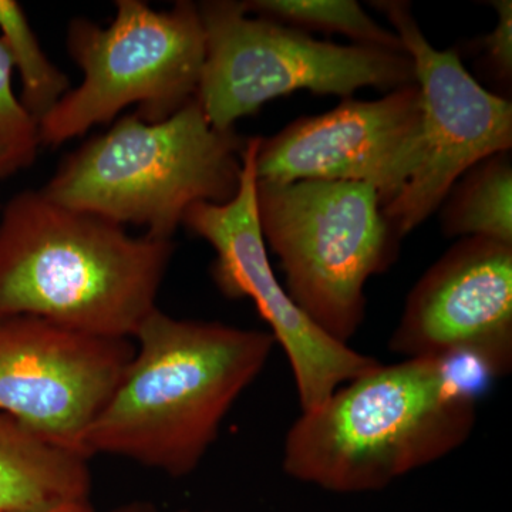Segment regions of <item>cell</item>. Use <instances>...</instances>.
Instances as JSON below:
<instances>
[{
  "instance_id": "6da1fadb",
  "label": "cell",
  "mask_w": 512,
  "mask_h": 512,
  "mask_svg": "<svg viewBox=\"0 0 512 512\" xmlns=\"http://www.w3.org/2000/svg\"><path fill=\"white\" fill-rule=\"evenodd\" d=\"M490 380L464 357L380 363L302 412L286 434L285 473L332 493L383 490L470 439Z\"/></svg>"
},
{
  "instance_id": "7a4b0ae2",
  "label": "cell",
  "mask_w": 512,
  "mask_h": 512,
  "mask_svg": "<svg viewBox=\"0 0 512 512\" xmlns=\"http://www.w3.org/2000/svg\"><path fill=\"white\" fill-rule=\"evenodd\" d=\"M133 339V359L87 431L84 450L89 458H126L170 477L190 476L261 375L274 336L157 308Z\"/></svg>"
},
{
  "instance_id": "3957f363",
  "label": "cell",
  "mask_w": 512,
  "mask_h": 512,
  "mask_svg": "<svg viewBox=\"0 0 512 512\" xmlns=\"http://www.w3.org/2000/svg\"><path fill=\"white\" fill-rule=\"evenodd\" d=\"M173 255V241L131 237L40 190L19 192L0 217V319L36 316L133 340L157 309Z\"/></svg>"
},
{
  "instance_id": "277c9868",
  "label": "cell",
  "mask_w": 512,
  "mask_h": 512,
  "mask_svg": "<svg viewBox=\"0 0 512 512\" xmlns=\"http://www.w3.org/2000/svg\"><path fill=\"white\" fill-rule=\"evenodd\" d=\"M247 141L212 127L194 97L158 123L121 117L64 158L40 191L64 207L173 241L191 205L237 194Z\"/></svg>"
},
{
  "instance_id": "5b68a950",
  "label": "cell",
  "mask_w": 512,
  "mask_h": 512,
  "mask_svg": "<svg viewBox=\"0 0 512 512\" xmlns=\"http://www.w3.org/2000/svg\"><path fill=\"white\" fill-rule=\"evenodd\" d=\"M266 248L281 261L285 291L320 330L348 345L366 313V282L399 247L375 188L348 181L256 183Z\"/></svg>"
},
{
  "instance_id": "8992f818",
  "label": "cell",
  "mask_w": 512,
  "mask_h": 512,
  "mask_svg": "<svg viewBox=\"0 0 512 512\" xmlns=\"http://www.w3.org/2000/svg\"><path fill=\"white\" fill-rule=\"evenodd\" d=\"M205 60L197 100L212 127L235 130L268 101L308 90L350 99L362 89L393 92L416 83L406 52L338 45L251 15L235 0L198 5Z\"/></svg>"
},
{
  "instance_id": "52a82bcc",
  "label": "cell",
  "mask_w": 512,
  "mask_h": 512,
  "mask_svg": "<svg viewBox=\"0 0 512 512\" xmlns=\"http://www.w3.org/2000/svg\"><path fill=\"white\" fill-rule=\"evenodd\" d=\"M116 5L107 28L86 19L70 23L67 46L84 79L40 121L42 146H62L133 104L141 120L158 123L197 96L205 60L198 5L181 0L168 12L141 0Z\"/></svg>"
},
{
  "instance_id": "ba28073f",
  "label": "cell",
  "mask_w": 512,
  "mask_h": 512,
  "mask_svg": "<svg viewBox=\"0 0 512 512\" xmlns=\"http://www.w3.org/2000/svg\"><path fill=\"white\" fill-rule=\"evenodd\" d=\"M259 143L261 137L248 138L237 194L222 204L191 205L181 225L214 248L211 275L222 295L254 302L288 357L302 412H311L343 384L380 363L326 335L279 284L259 225L255 170Z\"/></svg>"
},
{
  "instance_id": "9c48e42d",
  "label": "cell",
  "mask_w": 512,
  "mask_h": 512,
  "mask_svg": "<svg viewBox=\"0 0 512 512\" xmlns=\"http://www.w3.org/2000/svg\"><path fill=\"white\" fill-rule=\"evenodd\" d=\"M412 59L423 106V163L404 190L382 207L394 237L402 239L439 210L448 192L474 165L512 147V104L484 89L456 50L436 49L402 0H379Z\"/></svg>"
},
{
  "instance_id": "30bf717a",
  "label": "cell",
  "mask_w": 512,
  "mask_h": 512,
  "mask_svg": "<svg viewBox=\"0 0 512 512\" xmlns=\"http://www.w3.org/2000/svg\"><path fill=\"white\" fill-rule=\"evenodd\" d=\"M134 355L130 339L64 328L36 316L0 319V413L87 457L84 439Z\"/></svg>"
},
{
  "instance_id": "8fae6325",
  "label": "cell",
  "mask_w": 512,
  "mask_h": 512,
  "mask_svg": "<svg viewBox=\"0 0 512 512\" xmlns=\"http://www.w3.org/2000/svg\"><path fill=\"white\" fill-rule=\"evenodd\" d=\"M423 106L416 83L382 99H345L320 116L301 117L256 151V178L278 183L348 181L370 185L382 207L423 163Z\"/></svg>"
},
{
  "instance_id": "7c38bea8",
  "label": "cell",
  "mask_w": 512,
  "mask_h": 512,
  "mask_svg": "<svg viewBox=\"0 0 512 512\" xmlns=\"http://www.w3.org/2000/svg\"><path fill=\"white\" fill-rule=\"evenodd\" d=\"M406 359L464 357L493 379L512 366V244L463 238L421 276L389 343Z\"/></svg>"
},
{
  "instance_id": "4fadbf2b",
  "label": "cell",
  "mask_w": 512,
  "mask_h": 512,
  "mask_svg": "<svg viewBox=\"0 0 512 512\" xmlns=\"http://www.w3.org/2000/svg\"><path fill=\"white\" fill-rule=\"evenodd\" d=\"M90 491L86 457L55 446L0 413V512L87 500Z\"/></svg>"
},
{
  "instance_id": "5bb4252c",
  "label": "cell",
  "mask_w": 512,
  "mask_h": 512,
  "mask_svg": "<svg viewBox=\"0 0 512 512\" xmlns=\"http://www.w3.org/2000/svg\"><path fill=\"white\" fill-rule=\"evenodd\" d=\"M441 229L448 238L512 244L510 151L485 158L457 181L441 204Z\"/></svg>"
},
{
  "instance_id": "9a60e30c",
  "label": "cell",
  "mask_w": 512,
  "mask_h": 512,
  "mask_svg": "<svg viewBox=\"0 0 512 512\" xmlns=\"http://www.w3.org/2000/svg\"><path fill=\"white\" fill-rule=\"evenodd\" d=\"M242 6L251 15L305 33H336L355 45L406 52L397 33L380 26L355 0H248Z\"/></svg>"
},
{
  "instance_id": "2e32d148",
  "label": "cell",
  "mask_w": 512,
  "mask_h": 512,
  "mask_svg": "<svg viewBox=\"0 0 512 512\" xmlns=\"http://www.w3.org/2000/svg\"><path fill=\"white\" fill-rule=\"evenodd\" d=\"M0 32V42L22 82L19 99L39 126L69 92V79L47 59L25 10L16 0H0Z\"/></svg>"
},
{
  "instance_id": "e0dca14e",
  "label": "cell",
  "mask_w": 512,
  "mask_h": 512,
  "mask_svg": "<svg viewBox=\"0 0 512 512\" xmlns=\"http://www.w3.org/2000/svg\"><path fill=\"white\" fill-rule=\"evenodd\" d=\"M13 66L0 42V181L30 167L40 144L39 126L13 92Z\"/></svg>"
},
{
  "instance_id": "ac0fdd59",
  "label": "cell",
  "mask_w": 512,
  "mask_h": 512,
  "mask_svg": "<svg viewBox=\"0 0 512 512\" xmlns=\"http://www.w3.org/2000/svg\"><path fill=\"white\" fill-rule=\"evenodd\" d=\"M497 12V25L480 40L483 49V64L491 79L504 89H511L512 82V2H491Z\"/></svg>"
},
{
  "instance_id": "d6986e66",
  "label": "cell",
  "mask_w": 512,
  "mask_h": 512,
  "mask_svg": "<svg viewBox=\"0 0 512 512\" xmlns=\"http://www.w3.org/2000/svg\"><path fill=\"white\" fill-rule=\"evenodd\" d=\"M18 512H94L90 498L87 500L66 501L55 505H47V507L35 508V510L18 511Z\"/></svg>"
},
{
  "instance_id": "ffe728a7",
  "label": "cell",
  "mask_w": 512,
  "mask_h": 512,
  "mask_svg": "<svg viewBox=\"0 0 512 512\" xmlns=\"http://www.w3.org/2000/svg\"><path fill=\"white\" fill-rule=\"evenodd\" d=\"M111 512H157L153 504L147 501H133V503L121 505Z\"/></svg>"
},
{
  "instance_id": "44dd1931",
  "label": "cell",
  "mask_w": 512,
  "mask_h": 512,
  "mask_svg": "<svg viewBox=\"0 0 512 512\" xmlns=\"http://www.w3.org/2000/svg\"><path fill=\"white\" fill-rule=\"evenodd\" d=\"M180 512H191V511H185V510H183V511H180Z\"/></svg>"
}]
</instances>
